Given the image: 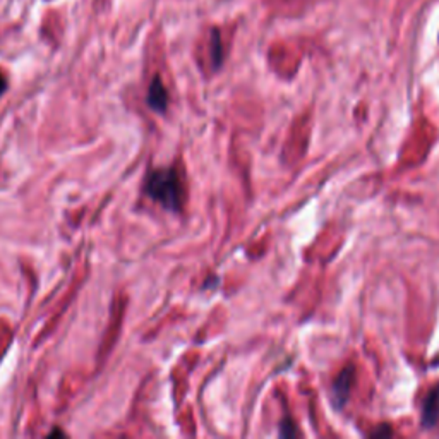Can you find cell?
<instances>
[{"label":"cell","mask_w":439,"mask_h":439,"mask_svg":"<svg viewBox=\"0 0 439 439\" xmlns=\"http://www.w3.org/2000/svg\"><path fill=\"white\" fill-rule=\"evenodd\" d=\"M144 192L165 210L181 211L184 203V185L175 168H160L149 172L146 177Z\"/></svg>","instance_id":"1"},{"label":"cell","mask_w":439,"mask_h":439,"mask_svg":"<svg viewBox=\"0 0 439 439\" xmlns=\"http://www.w3.org/2000/svg\"><path fill=\"white\" fill-rule=\"evenodd\" d=\"M354 379H356V369L354 365H347L333 383V401H335L336 408H342L349 400Z\"/></svg>","instance_id":"2"},{"label":"cell","mask_w":439,"mask_h":439,"mask_svg":"<svg viewBox=\"0 0 439 439\" xmlns=\"http://www.w3.org/2000/svg\"><path fill=\"white\" fill-rule=\"evenodd\" d=\"M438 419H439V384H436V386L427 393L426 400H424L420 424H422L424 429H429V427L436 426Z\"/></svg>","instance_id":"3"},{"label":"cell","mask_w":439,"mask_h":439,"mask_svg":"<svg viewBox=\"0 0 439 439\" xmlns=\"http://www.w3.org/2000/svg\"><path fill=\"white\" fill-rule=\"evenodd\" d=\"M148 105L151 107L155 112L163 113L168 107V93L165 90L162 79L155 78L153 83L149 84L148 90Z\"/></svg>","instance_id":"4"},{"label":"cell","mask_w":439,"mask_h":439,"mask_svg":"<svg viewBox=\"0 0 439 439\" xmlns=\"http://www.w3.org/2000/svg\"><path fill=\"white\" fill-rule=\"evenodd\" d=\"M211 57H213L215 67H220L223 62V49H222V40H220L218 29H215L211 33Z\"/></svg>","instance_id":"5"},{"label":"cell","mask_w":439,"mask_h":439,"mask_svg":"<svg viewBox=\"0 0 439 439\" xmlns=\"http://www.w3.org/2000/svg\"><path fill=\"white\" fill-rule=\"evenodd\" d=\"M297 434V429L294 427V422L290 419H285L283 422L280 424V436L281 438H292Z\"/></svg>","instance_id":"6"},{"label":"cell","mask_w":439,"mask_h":439,"mask_svg":"<svg viewBox=\"0 0 439 439\" xmlns=\"http://www.w3.org/2000/svg\"><path fill=\"white\" fill-rule=\"evenodd\" d=\"M6 88H7V81H6V76L2 74V72H0V94L3 93V91H6Z\"/></svg>","instance_id":"7"}]
</instances>
